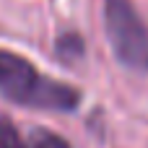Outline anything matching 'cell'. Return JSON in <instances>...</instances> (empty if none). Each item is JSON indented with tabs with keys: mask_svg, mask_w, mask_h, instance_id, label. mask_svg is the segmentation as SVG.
Returning <instances> with one entry per match:
<instances>
[{
	"mask_svg": "<svg viewBox=\"0 0 148 148\" xmlns=\"http://www.w3.org/2000/svg\"><path fill=\"white\" fill-rule=\"evenodd\" d=\"M29 148H70V143L47 127H34L29 135Z\"/></svg>",
	"mask_w": 148,
	"mask_h": 148,
	"instance_id": "4",
	"label": "cell"
},
{
	"mask_svg": "<svg viewBox=\"0 0 148 148\" xmlns=\"http://www.w3.org/2000/svg\"><path fill=\"white\" fill-rule=\"evenodd\" d=\"M0 94L21 107L73 112L81 104V91L36 70L26 57L0 49Z\"/></svg>",
	"mask_w": 148,
	"mask_h": 148,
	"instance_id": "1",
	"label": "cell"
},
{
	"mask_svg": "<svg viewBox=\"0 0 148 148\" xmlns=\"http://www.w3.org/2000/svg\"><path fill=\"white\" fill-rule=\"evenodd\" d=\"M104 23L114 57L130 70H148V26L130 0H104Z\"/></svg>",
	"mask_w": 148,
	"mask_h": 148,
	"instance_id": "2",
	"label": "cell"
},
{
	"mask_svg": "<svg viewBox=\"0 0 148 148\" xmlns=\"http://www.w3.org/2000/svg\"><path fill=\"white\" fill-rule=\"evenodd\" d=\"M55 55H57L62 62H73V60H78V57L83 55V39H81V34H75V31H65V34H60L57 42H55Z\"/></svg>",
	"mask_w": 148,
	"mask_h": 148,
	"instance_id": "3",
	"label": "cell"
},
{
	"mask_svg": "<svg viewBox=\"0 0 148 148\" xmlns=\"http://www.w3.org/2000/svg\"><path fill=\"white\" fill-rule=\"evenodd\" d=\"M0 148H29V143L21 138L18 127L13 125V120L5 114H0Z\"/></svg>",
	"mask_w": 148,
	"mask_h": 148,
	"instance_id": "5",
	"label": "cell"
}]
</instances>
